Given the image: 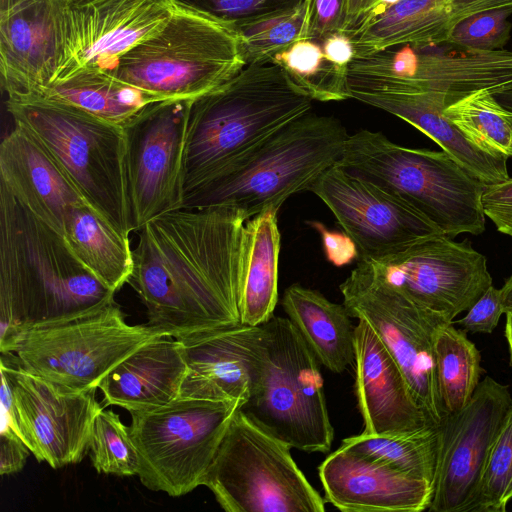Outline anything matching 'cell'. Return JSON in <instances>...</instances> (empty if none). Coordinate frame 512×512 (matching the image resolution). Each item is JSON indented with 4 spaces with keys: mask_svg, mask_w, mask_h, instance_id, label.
Wrapping results in <instances>:
<instances>
[{
    "mask_svg": "<svg viewBox=\"0 0 512 512\" xmlns=\"http://www.w3.org/2000/svg\"><path fill=\"white\" fill-rule=\"evenodd\" d=\"M247 219L232 206L181 208L138 230L129 283L146 325L178 337L241 322L239 274Z\"/></svg>",
    "mask_w": 512,
    "mask_h": 512,
    "instance_id": "1",
    "label": "cell"
},
{
    "mask_svg": "<svg viewBox=\"0 0 512 512\" xmlns=\"http://www.w3.org/2000/svg\"><path fill=\"white\" fill-rule=\"evenodd\" d=\"M114 294L0 184V346L29 327L104 307Z\"/></svg>",
    "mask_w": 512,
    "mask_h": 512,
    "instance_id": "2",
    "label": "cell"
},
{
    "mask_svg": "<svg viewBox=\"0 0 512 512\" xmlns=\"http://www.w3.org/2000/svg\"><path fill=\"white\" fill-rule=\"evenodd\" d=\"M312 101L272 61L246 65L226 83L193 99L185 136V194L310 112Z\"/></svg>",
    "mask_w": 512,
    "mask_h": 512,
    "instance_id": "3",
    "label": "cell"
},
{
    "mask_svg": "<svg viewBox=\"0 0 512 512\" xmlns=\"http://www.w3.org/2000/svg\"><path fill=\"white\" fill-rule=\"evenodd\" d=\"M348 136L337 118L308 112L185 194L182 208L232 206L247 220L278 211L338 163Z\"/></svg>",
    "mask_w": 512,
    "mask_h": 512,
    "instance_id": "4",
    "label": "cell"
},
{
    "mask_svg": "<svg viewBox=\"0 0 512 512\" xmlns=\"http://www.w3.org/2000/svg\"><path fill=\"white\" fill-rule=\"evenodd\" d=\"M337 166L403 201L445 236L485 230L486 186L445 151L404 147L363 129L348 136Z\"/></svg>",
    "mask_w": 512,
    "mask_h": 512,
    "instance_id": "5",
    "label": "cell"
},
{
    "mask_svg": "<svg viewBox=\"0 0 512 512\" xmlns=\"http://www.w3.org/2000/svg\"><path fill=\"white\" fill-rule=\"evenodd\" d=\"M15 125L33 135L69 176L83 199L124 234L129 211L123 127L45 98L6 101Z\"/></svg>",
    "mask_w": 512,
    "mask_h": 512,
    "instance_id": "6",
    "label": "cell"
},
{
    "mask_svg": "<svg viewBox=\"0 0 512 512\" xmlns=\"http://www.w3.org/2000/svg\"><path fill=\"white\" fill-rule=\"evenodd\" d=\"M245 66L234 29L175 4L166 25L127 52L111 73L164 100L195 99Z\"/></svg>",
    "mask_w": 512,
    "mask_h": 512,
    "instance_id": "7",
    "label": "cell"
},
{
    "mask_svg": "<svg viewBox=\"0 0 512 512\" xmlns=\"http://www.w3.org/2000/svg\"><path fill=\"white\" fill-rule=\"evenodd\" d=\"M264 355L240 408L262 428L304 452H328L334 439L319 361L289 318L262 325Z\"/></svg>",
    "mask_w": 512,
    "mask_h": 512,
    "instance_id": "8",
    "label": "cell"
},
{
    "mask_svg": "<svg viewBox=\"0 0 512 512\" xmlns=\"http://www.w3.org/2000/svg\"><path fill=\"white\" fill-rule=\"evenodd\" d=\"M159 336L146 324L130 325L114 302L56 322L29 327L0 346L16 363L63 392L97 389L127 356Z\"/></svg>",
    "mask_w": 512,
    "mask_h": 512,
    "instance_id": "9",
    "label": "cell"
},
{
    "mask_svg": "<svg viewBox=\"0 0 512 512\" xmlns=\"http://www.w3.org/2000/svg\"><path fill=\"white\" fill-rule=\"evenodd\" d=\"M283 442L241 409L233 416L201 485L227 512H323L312 487Z\"/></svg>",
    "mask_w": 512,
    "mask_h": 512,
    "instance_id": "10",
    "label": "cell"
},
{
    "mask_svg": "<svg viewBox=\"0 0 512 512\" xmlns=\"http://www.w3.org/2000/svg\"><path fill=\"white\" fill-rule=\"evenodd\" d=\"M243 405L240 400L177 397L163 406L130 413L128 429L138 454L141 483L172 497L200 486Z\"/></svg>",
    "mask_w": 512,
    "mask_h": 512,
    "instance_id": "11",
    "label": "cell"
},
{
    "mask_svg": "<svg viewBox=\"0 0 512 512\" xmlns=\"http://www.w3.org/2000/svg\"><path fill=\"white\" fill-rule=\"evenodd\" d=\"M339 288L350 316L372 327L429 423L439 426L448 414L439 393L433 342L436 328L448 321L385 282L362 258Z\"/></svg>",
    "mask_w": 512,
    "mask_h": 512,
    "instance_id": "12",
    "label": "cell"
},
{
    "mask_svg": "<svg viewBox=\"0 0 512 512\" xmlns=\"http://www.w3.org/2000/svg\"><path fill=\"white\" fill-rule=\"evenodd\" d=\"M192 100L153 102L123 126L133 231L160 215L182 208L185 136Z\"/></svg>",
    "mask_w": 512,
    "mask_h": 512,
    "instance_id": "13",
    "label": "cell"
},
{
    "mask_svg": "<svg viewBox=\"0 0 512 512\" xmlns=\"http://www.w3.org/2000/svg\"><path fill=\"white\" fill-rule=\"evenodd\" d=\"M366 261L385 282L448 322L492 285L485 256L468 240L456 242L443 234L390 257Z\"/></svg>",
    "mask_w": 512,
    "mask_h": 512,
    "instance_id": "14",
    "label": "cell"
},
{
    "mask_svg": "<svg viewBox=\"0 0 512 512\" xmlns=\"http://www.w3.org/2000/svg\"><path fill=\"white\" fill-rule=\"evenodd\" d=\"M174 8L172 0H67L51 84L82 70L111 73L127 52L166 25Z\"/></svg>",
    "mask_w": 512,
    "mask_h": 512,
    "instance_id": "15",
    "label": "cell"
},
{
    "mask_svg": "<svg viewBox=\"0 0 512 512\" xmlns=\"http://www.w3.org/2000/svg\"><path fill=\"white\" fill-rule=\"evenodd\" d=\"M511 407L508 386L486 376L469 402L444 418L438 426V456L429 511L467 512Z\"/></svg>",
    "mask_w": 512,
    "mask_h": 512,
    "instance_id": "16",
    "label": "cell"
},
{
    "mask_svg": "<svg viewBox=\"0 0 512 512\" xmlns=\"http://www.w3.org/2000/svg\"><path fill=\"white\" fill-rule=\"evenodd\" d=\"M1 372L11 386L20 437L38 462L58 469L80 462L89 450L91 429L103 408L96 389L63 392L1 354Z\"/></svg>",
    "mask_w": 512,
    "mask_h": 512,
    "instance_id": "17",
    "label": "cell"
},
{
    "mask_svg": "<svg viewBox=\"0 0 512 512\" xmlns=\"http://www.w3.org/2000/svg\"><path fill=\"white\" fill-rule=\"evenodd\" d=\"M454 47V46H453ZM351 72L408 86L435 90L449 105L478 90L494 95L512 90V51L402 44L356 57Z\"/></svg>",
    "mask_w": 512,
    "mask_h": 512,
    "instance_id": "18",
    "label": "cell"
},
{
    "mask_svg": "<svg viewBox=\"0 0 512 512\" xmlns=\"http://www.w3.org/2000/svg\"><path fill=\"white\" fill-rule=\"evenodd\" d=\"M355 241L359 256L381 260L442 232L403 201L336 165L309 187Z\"/></svg>",
    "mask_w": 512,
    "mask_h": 512,
    "instance_id": "19",
    "label": "cell"
},
{
    "mask_svg": "<svg viewBox=\"0 0 512 512\" xmlns=\"http://www.w3.org/2000/svg\"><path fill=\"white\" fill-rule=\"evenodd\" d=\"M186 363L179 397L248 400L264 355L262 325L242 322L175 337Z\"/></svg>",
    "mask_w": 512,
    "mask_h": 512,
    "instance_id": "20",
    "label": "cell"
},
{
    "mask_svg": "<svg viewBox=\"0 0 512 512\" xmlns=\"http://www.w3.org/2000/svg\"><path fill=\"white\" fill-rule=\"evenodd\" d=\"M350 98L391 113L427 135L484 186L508 180L507 157L471 143L445 115L447 96L435 90L347 72Z\"/></svg>",
    "mask_w": 512,
    "mask_h": 512,
    "instance_id": "21",
    "label": "cell"
},
{
    "mask_svg": "<svg viewBox=\"0 0 512 512\" xmlns=\"http://www.w3.org/2000/svg\"><path fill=\"white\" fill-rule=\"evenodd\" d=\"M67 0H30L0 14V71L9 100L38 97L59 62Z\"/></svg>",
    "mask_w": 512,
    "mask_h": 512,
    "instance_id": "22",
    "label": "cell"
},
{
    "mask_svg": "<svg viewBox=\"0 0 512 512\" xmlns=\"http://www.w3.org/2000/svg\"><path fill=\"white\" fill-rule=\"evenodd\" d=\"M325 501L344 512H420L432 499V484L343 446L318 467Z\"/></svg>",
    "mask_w": 512,
    "mask_h": 512,
    "instance_id": "23",
    "label": "cell"
},
{
    "mask_svg": "<svg viewBox=\"0 0 512 512\" xmlns=\"http://www.w3.org/2000/svg\"><path fill=\"white\" fill-rule=\"evenodd\" d=\"M353 363L355 394L364 423L362 433L380 435L431 425L398 364L362 319L354 328Z\"/></svg>",
    "mask_w": 512,
    "mask_h": 512,
    "instance_id": "24",
    "label": "cell"
},
{
    "mask_svg": "<svg viewBox=\"0 0 512 512\" xmlns=\"http://www.w3.org/2000/svg\"><path fill=\"white\" fill-rule=\"evenodd\" d=\"M497 8L512 9V0H398L367 14L347 34L355 58L402 44L443 45L462 20Z\"/></svg>",
    "mask_w": 512,
    "mask_h": 512,
    "instance_id": "25",
    "label": "cell"
},
{
    "mask_svg": "<svg viewBox=\"0 0 512 512\" xmlns=\"http://www.w3.org/2000/svg\"><path fill=\"white\" fill-rule=\"evenodd\" d=\"M0 184L22 206L62 235L68 208L86 202L46 149L18 125L0 145Z\"/></svg>",
    "mask_w": 512,
    "mask_h": 512,
    "instance_id": "26",
    "label": "cell"
},
{
    "mask_svg": "<svg viewBox=\"0 0 512 512\" xmlns=\"http://www.w3.org/2000/svg\"><path fill=\"white\" fill-rule=\"evenodd\" d=\"M186 363L175 337L159 335L143 344L99 383L105 406L130 413L151 410L179 397Z\"/></svg>",
    "mask_w": 512,
    "mask_h": 512,
    "instance_id": "27",
    "label": "cell"
},
{
    "mask_svg": "<svg viewBox=\"0 0 512 512\" xmlns=\"http://www.w3.org/2000/svg\"><path fill=\"white\" fill-rule=\"evenodd\" d=\"M277 210L246 221L241 247L239 306L241 322L260 326L274 316L278 301L281 235Z\"/></svg>",
    "mask_w": 512,
    "mask_h": 512,
    "instance_id": "28",
    "label": "cell"
},
{
    "mask_svg": "<svg viewBox=\"0 0 512 512\" xmlns=\"http://www.w3.org/2000/svg\"><path fill=\"white\" fill-rule=\"evenodd\" d=\"M282 307L320 364L341 373L354 362V328L344 304L300 284L284 292Z\"/></svg>",
    "mask_w": 512,
    "mask_h": 512,
    "instance_id": "29",
    "label": "cell"
},
{
    "mask_svg": "<svg viewBox=\"0 0 512 512\" xmlns=\"http://www.w3.org/2000/svg\"><path fill=\"white\" fill-rule=\"evenodd\" d=\"M63 236L80 262L106 287L116 292L134 269L129 235L107 221L86 202L68 208Z\"/></svg>",
    "mask_w": 512,
    "mask_h": 512,
    "instance_id": "30",
    "label": "cell"
},
{
    "mask_svg": "<svg viewBox=\"0 0 512 512\" xmlns=\"http://www.w3.org/2000/svg\"><path fill=\"white\" fill-rule=\"evenodd\" d=\"M36 98L75 106L122 127L147 105L164 100L100 70L79 71L50 84Z\"/></svg>",
    "mask_w": 512,
    "mask_h": 512,
    "instance_id": "31",
    "label": "cell"
},
{
    "mask_svg": "<svg viewBox=\"0 0 512 512\" xmlns=\"http://www.w3.org/2000/svg\"><path fill=\"white\" fill-rule=\"evenodd\" d=\"M439 442V427L371 435L361 433L345 438L341 446L409 476L433 485Z\"/></svg>",
    "mask_w": 512,
    "mask_h": 512,
    "instance_id": "32",
    "label": "cell"
},
{
    "mask_svg": "<svg viewBox=\"0 0 512 512\" xmlns=\"http://www.w3.org/2000/svg\"><path fill=\"white\" fill-rule=\"evenodd\" d=\"M438 388L443 406L453 413L471 399L480 383L481 354L464 330L443 322L434 334Z\"/></svg>",
    "mask_w": 512,
    "mask_h": 512,
    "instance_id": "33",
    "label": "cell"
},
{
    "mask_svg": "<svg viewBox=\"0 0 512 512\" xmlns=\"http://www.w3.org/2000/svg\"><path fill=\"white\" fill-rule=\"evenodd\" d=\"M444 115L476 147L495 156L512 157V110L489 90L472 92L444 109Z\"/></svg>",
    "mask_w": 512,
    "mask_h": 512,
    "instance_id": "34",
    "label": "cell"
},
{
    "mask_svg": "<svg viewBox=\"0 0 512 512\" xmlns=\"http://www.w3.org/2000/svg\"><path fill=\"white\" fill-rule=\"evenodd\" d=\"M271 61L280 66L312 100L329 102L350 98L348 68L330 60L319 41L298 40L275 54Z\"/></svg>",
    "mask_w": 512,
    "mask_h": 512,
    "instance_id": "35",
    "label": "cell"
},
{
    "mask_svg": "<svg viewBox=\"0 0 512 512\" xmlns=\"http://www.w3.org/2000/svg\"><path fill=\"white\" fill-rule=\"evenodd\" d=\"M308 5L297 6L248 22L235 29L246 65L271 61L278 52L306 39Z\"/></svg>",
    "mask_w": 512,
    "mask_h": 512,
    "instance_id": "36",
    "label": "cell"
},
{
    "mask_svg": "<svg viewBox=\"0 0 512 512\" xmlns=\"http://www.w3.org/2000/svg\"><path fill=\"white\" fill-rule=\"evenodd\" d=\"M90 459L98 473L137 475L138 454L129 429L119 415L102 408L96 415L89 439Z\"/></svg>",
    "mask_w": 512,
    "mask_h": 512,
    "instance_id": "37",
    "label": "cell"
},
{
    "mask_svg": "<svg viewBox=\"0 0 512 512\" xmlns=\"http://www.w3.org/2000/svg\"><path fill=\"white\" fill-rule=\"evenodd\" d=\"M512 499V407L492 445L467 512H503Z\"/></svg>",
    "mask_w": 512,
    "mask_h": 512,
    "instance_id": "38",
    "label": "cell"
},
{
    "mask_svg": "<svg viewBox=\"0 0 512 512\" xmlns=\"http://www.w3.org/2000/svg\"><path fill=\"white\" fill-rule=\"evenodd\" d=\"M510 8L478 12L458 23L449 34L448 45L473 50H502L511 37Z\"/></svg>",
    "mask_w": 512,
    "mask_h": 512,
    "instance_id": "39",
    "label": "cell"
},
{
    "mask_svg": "<svg viewBox=\"0 0 512 512\" xmlns=\"http://www.w3.org/2000/svg\"><path fill=\"white\" fill-rule=\"evenodd\" d=\"M236 29L248 22L297 6L304 0H172Z\"/></svg>",
    "mask_w": 512,
    "mask_h": 512,
    "instance_id": "40",
    "label": "cell"
},
{
    "mask_svg": "<svg viewBox=\"0 0 512 512\" xmlns=\"http://www.w3.org/2000/svg\"><path fill=\"white\" fill-rule=\"evenodd\" d=\"M512 309V275L497 289L491 285L457 321L465 332L491 333L503 313Z\"/></svg>",
    "mask_w": 512,
    "mask_h": 512,
    "instance_id": "41",
    "label": "cell"
},
{
    "mask_svg": "<svg viewBox=\"0 0 512 512\" xmlns=\"http://www.w3.org/2000/svg\"><path fill=\"white\" fill-rule=\"evenodd\" d=\"M308 30L306 39L322 41L346 28V0H306Z\"/></svg>",
    "mask_w": 512,
    "mask_h": 512,
    "instance_id": "42",
    "label": "cell"
},
{
    "mask_svg": "<svg viewBox=\"0 0 512 512\" xmlns=\"http://www.w3.org/2000/svg\"><path fill=\"white\" fill-rule=\"evenodd\" d=\"M482 207L497 230L512 237V179L485 187Z\"/></svg>",
    "mask_w": 512,
    "mask_h": 512,
    "instance_id": "43",
    "label": "cell"
},
{
    "mask_svg": "<svg viewBox=\"0 0 512 512\" xmlns=\"http://www.w3.org/2000/svg\"><path fill=\"white\" fill-rule=\"evenodd\" d=\"M308 224L320 234L326 259L334 266L350 264L359 256L355 241L345 231L330 230L315 220Z\"/></svg>",
    "mask_w": 512,
    "mask_h": 512,
    "instance_id": "44",
    "label": "cell"
},
{
    "mask_svg": "<svg viewBox=\"0 0 512 512\" xmlns=\"http://www.w3.org/2000/svg\"><path fill=\"white\" fill-rule=\"evenodd\" d=\"M29 448L24 441L8 427L0 431V473L9 475L19 472L25 465Z\"/></svg>",
    "mask_w": 512,
    "mask_h": 512,
    "instance_id": "45",
    "label": "cell"
},
{
    "mask_svg": "<svg viewBox=\"0 0 512 512\" xmlns=\"http://www.w3.org/2000/svg\"><path fill=\"white\" fill-rule=\"evenodd\" d=\"M319 42L325 55L340 66L348 68L355 58L351 39L345 32L330 34Z\"/></svg>",
    "mask_w": 512,
    "mask_h": 512,
    "instance_id": "46",
    "label": "cell"
},
{
    "mask_svg": "<svg viewBox=\"0 0 512 512\" xmlns=\"http://www.w3.org/2000/svg\"><path fill=\"white\" fill-rule=\"evenodd\" d=\"M379 0H346L345 33L356 28Z\"/></svg>",
    "mask_w": 512,
    "mask_h": 512,
    "instance_id": "47",
    "label": "cell"
},
{
    "mask_svg": "<svg viewBox=\"0 0 512 512\" xmlns=\"http://www.w3.org/2000/svg\"><path fill=\"white\" fill-rule=\"evenodd\" d=\"M505 337L508 344L510 364L512 365V309L506 313Z\"/></svg>",
    "mask_w": 512,
    "mask_h": 512,
    "instance_id": "48",
    "label": "cell"
},
{
    "mask_svg": "<svg viewBox=\"0 0 512 512\" xmlns=\"http://www.w3.org/2000/svg\"><path fill=\"white\" fill-rule=\"evenodd\" d=\"M30 0H0V14L7 13Z\"/></svg>",
    "mask_w": 512,
    "mask_h": 512,
    "instance_id": "49",
    "label": "cell"
},
{
    "mask_svg": "<svg viewBox=\"0 0 512 512\" xmlns=\"http://www.w3.org/2000/svg\"><path fill=\"white\" fill-rule=\"evenodd\" d=\"M495 98L506 108L512 110V90L495 94Z\"/></svg>",
    "mask_w": 512,
    "mask_h": 512,
    "instance_id": "50",
    "label": "cell"
}]
</instances>
